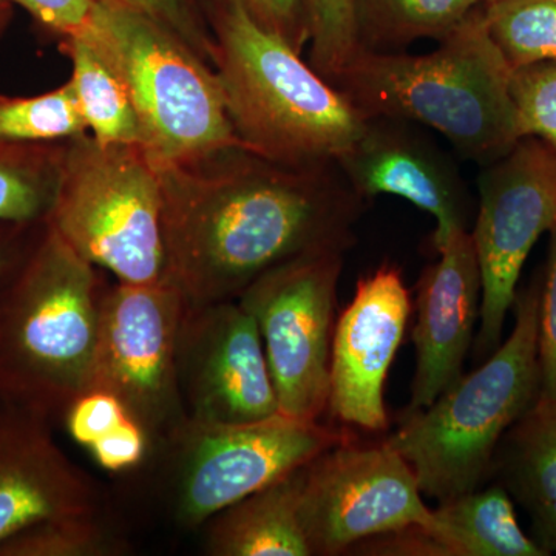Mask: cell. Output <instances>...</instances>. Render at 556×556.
Masks as SVG:
<instances>
[{"label": "cell", "instance_id": "6da1fadb", "mask_svg": "<svg viewBox=\"0 0 556 556\" xmlns=\"http://www.w3.org/2000/svg\"><path fill=\"white\" fill-rule=\"evenodd\" d=\"M159 170L169 280L193 305L237 300L303 255L346 254L368 203L338 164L289 167L243 149Z\"/></svg>", "mask_w": 556, "mask_h": 556}, {"label": "cell", "instance_id": "7a4b0ae2", "mask_svg": "<svg viewBox=\"0 0 556 556\" xmlns=\"http://www.w3.org/2000/svg\"><path fill=\"white\" fill-rule=\"evenodd\" d=\"M511 72L479 5L430 53L361 50L331 84L367 118L426 126L486 166L522 138Z\"/></svg>", "mask_w": 556, "mask_h": 556}, {"label": "cell", "instance_id": "3957f363", "mask_svg": "<svg viewBox=\"0 0 556 556\" xmlns=\"http://www.w3.org/2000/svg\"><path fill=\"white\" fill-rule=\"evenodd\" d=\"M207 50L226 109L243 148L289 167L336 164L364 134L367 116L257 24L243 7L222 0Z\"/></svg>", "mask_w": 556, "mask_h": 556}, {"label": "cell", "instance_id": "277c9868", "mask_svg": "<svg viewBox=\"0 0 556 556\" xmlns=\"http://www.w3.org/2000/svg\"><path fill=\"white\" fill-rule=\"evenodd\" d=\"M94 266L47 229L0 300V402L61 420L91 388L101 300Z\"/></svg>", "mask_w": 556, "mask_h": 556}, {"label": "cell", "instance_id": "5b68a950", "mask_svg": "<svg viewBox=\"0 0 556 556\" xmlns=\"http://www.w3.org/2000/svg\"><path fill=\"white\" fill-rule=\"evenodd\" d=\"M540 300L541 281L517 294L506 342L383 439L413 468L424 496L441 503L482 486L504 434L540 399Z\"/></svg>", "mask_w": 556, "mask_h": 556}, {"label": "cell", "instance_id": "8992f818", "mask_svg": "<svg viewBox=\"0 0 556 556\" xmlns=\"http://www.w3.org/2000/svg\"><path fill=\"white\" fill-rule=\"evenodd\" d=\"M91 49L123 80L156 169L190 166L243 144L215 70L178 33L119 0H98Z\"/></svg>", "mask_w": 556, "mask_h": 556}, {"label": "cell", "instance_id": "52a82bcc", "mask_svg": "<svg viewBox=\"0 0 556 556\" xmlns=\"http://www.w3.org/2000/svg\"><path fill=\"white\" fill-rule=\"evenodd\" d=\"M47 218L79 257L121 283L170 281L160 170L139 146L75 138Z\"/></svg>", "mask_w": 556, "mask_h": 556}, {"label": "cell", "instance_id": "ba28073f", "mask_svg": "<svg viewBox=\"0 0 556 556\" xmlns=\"http://www.w3.org/2000/svg\"><path fill=\"white\" fill-rule=\"evenodd\" d=\"M346 434L320 420L277 415L249 424L189 420L155 453L169 464L167 503L185 529H199L219 511L265 489ZM153 453V455H155Z\"/></svg>", "mask_w": 556, "mask_h": 556}, {"label": "cell", "instance_id": "9c48e42d", "mask_svg": "<svg viewBox=\"0 0 556 556\" xmlns=\"http://www.w3.org/2000/svg\"><path fill=\"white\" fill-rule=\"evenodd\" d=\"M345 252L303 255L260 276L239 303L257 325L280 415L327 413L338 285Z\"/></svg>", "mask_w": 556, "mask_h": 556}, {"label": "cell", "instance_id": "30bf717a", "mask_svg": "<svg viewBox=\"0 0 556 556\" xmlns=\"http://www.w3.org/2000/svg\"><path fill=\"white\" fill-rule=\"evenodd\" d=\"M188 299L174 281L104 289L91 388L123 402L156 452L188 422L178 383L179 327Z\"/></svg>", "mask_w": 556, "mask_h": 556}, {"label": "cell", "instance_id": "8fae6325", "mask_svg": "<svg viewBox=\"0 0 556 556\" xmlns=\"http://www.w3.org/2000/svg\"><path fill=\"white\" fill-rule=\"evenodd\" d=\"M478 189L470 230L482 281L475 354L486 358L501 345L530 251L556 226V149L540 138L519 139L506 155L486 164Z\"/></svg>", "mask_w": 556, "mask_h": 556}, {"label": "cell", "instance_id": "7c38bea8", "mask_svg": "<svg viewBox=\"0 0 556 556\" xmlns=\"http://www.w3.org/2000/svg\"><path fill=\"white\" fill-rule=\"evenodd\" d=\"M300 515L313 556H339L371 538L427 526L431 508L396 450L346 437L306 464Z\"/></svg>", "mask_w": 556, "mask_h": 556}, {"label": "cell", "instance_id": "4fadbf2b", "mask_svg": "<svg viewBox=\"0 0 556 556\" xmlns=\"http://www.w3.org/2000/svg\"><path fill=\"white\" fill-rule=\"evenodd\" d=\"M177 368L193 422L249 424L280 415L257 325L239 300L188 302Z\"/></svg>", "mask_w": 556, "mask_h": 556}, {"label": "cell", "instance_id": "5bb4252c", "mask_svg": "<svg viewBox=\"0 0 556 556\" xmlns=\"http://www.w3.org/2000/svg\"><path fill=\"white\" fill-rule=\"evenodd\" d=\"M412 314V298L397 265L382 263L357 281L336 320L327 412L348 427L388 428L386 386Z\"/></svg>", "mask_w": 556, "mask_h": 556}, {"label": "cell", "instance_id": "9a60e30c", "mask_svg": "<svg viewBox=\"0 0 556 556\" xmlns=\"http://www.w3.org/2000/svg\"><path fill=\"white\" fill-rule=\"evenodd\" d=\"M348 185L365 201L393 195L434 218V252L468 230L470 195L453 161L416 124L368 118L364 134L338 161Z\"/></svg>", "mask_w": 556, "mask_h": 556}, {"label": "cell", "instance_id": "2e32d148", "mask_svg": "<svg viewBox=\"0 0 556 556\" xmlns=\"http://www.w3.org/2000/svg\"><path fill=\"white\" fill-rule=\"evenodd\" d=\"M417 285L416 371L404 415L430 407L463 378L481 314L482 281L470 230L453 233Z\"/></svg>", "mask_w": 556, "mask_h": 556}, {"label": "cell", "instance_id": "e0dca14e", "mask_svg": "<svg viewBox=\"0 0 556 556\" xmlns=\"http://www.w3.org/2000/svg\"><path fill=\"white\" fill-rule=\"evenodd\" d=\"M51 422L28 409L0 408V543L47 519L100 510V492L68 459Z\"/></svg>", "mask_w": 556, "mask_h": 556}, {"label": "cell", "instance_id": "ac0fdd59", "mask_svg": "<svg viewBox=\"0 0 556 556\" xmlns=\"http://www.w3.org/2000/svg\"><path fill=\"white\" fill-rule=\"evenodd\" d=\"M358 555L548 556L519 526L503 485L450 497L431 508L427 526H412L364 541Z\"/></svg>", "mask_w": 556, "mask_h": 556}, {"label": "cell", "instance_id": "d6986e66", "mask_svg": "<svg viewBox=\"0 0 556 556\" xmlns=\"http://www.w3.org/2000/svg\"><path fill=\"white\" fill-rule=\"evenodd\" d=\"M495 473L529 515L538 546L556 555V401L538 399L504 434Z\"/></svg>", "mask_w": 556, "mask_h": 556}, {"label": "cell", "instance_id": "ffe728a7", "mask_svg": "<svg viewBox=\"0 0 556 556\" xmlns=\"http://www.w3.org/2000/svg\"><path fill=\"white\" fill-rule=\"evenodd\" d=\"M305 467L219 511L206 522L211 556H313L300 515Z\"/></svg>", "mask_w": 556, "mask_h": 556}, {"label": "cell", "instance_id": "44dd1931", "mask_svg": "<svg viewBox=\"0 0 556 556\" xmlns=\"http://www.w3.org/2000/svg\"><path fill=\"white\" fill-rule=\"evenodd\" d=\"M482 0H354L361 50L396 51L419 39L441 40Z\"/></svg>", "mask_w": 556, "mask_h": 556}, {"label": "cell", "instance_id": "7402d4cb", "mask_svg": "<svg viewBox=\"0 0 556 556\" xmlns=\"http://www.w3.org/2000/svg\"><path fill=\"white\" fill-rule=\"evenodd\" d=\"M73 64L72 83L80 115L101 144L139 146L141 127L123 80L89 43L65 39Z\"/></svg>", "mask_w": 556, "mask_h": 556}, {"label": "cell", "instance_id": "603a6c76", "mask_svg": "<svg viewBox=\"0 0 556 556\" xmlns=\"http://www.w3.org/2000/svg\"><path fill=\"white\" fill-rule=\"evenodd\" d=\"M129 552L126 538L100 510L47 519L0 543V556H121Z\"/></svg>", "mask_w": 556, "mask_h": 556}, {"label": "cell", "instance_id": "cb8c5ba5", "mask_svg": "<svg viewBox=\"0 0 556 556\" xmlns=\"http://www.w3.org/2000/svg\"><path fill=\"white\" fill-rule=\"evenodd\" d=\"M482 9L511 70L556 61V0H495Z\"/></svg>", "mask_w": 556, "mask_h": 556}, {"label": "cell", "instance_id": "d4e9b609", "mask_svg": "<svg viewBox=\"0 0 556 556\" xmlns=\"http://www.w3.org/2000/svg\"><path fill=\"white\" fill-rule=\"evenodd\" d=\"M72 83L31 98L0 94V146L79 138L86 134Z\"/></svg>", "mask_w": 556, "mask_h": 556}, {"label": "cell", "instance_id": "484cf974", "mask_svg": "<svg viewBox=\"0 0 556 556\" xmlns=\"http://www.w3.org/2000/svg\"><path fill=\"white\" fill-rule=\"evenodd\" d=\"M309 36V64L329 83L361 51L354 0H300Z\"/></svg>", "mask_w": 556, "mask_h": 556}, {"label": "cell", "instance_id": "4316f807", "mask_svg": "<svg viewBox=\"0 0 556 556\" xmlns=\"http://www.w3.org/2000/svg\"><path fill=\"white\" fill-rule=\"evenodd\" d=\"M510 93L522 138H540L556 149V61L515 68Z\"/></svg>", "mask_w": 556, "mask_h": 556}, {"label": "cell", "instance_id": "83f0119b", "mask_svg": "<svg viewBox=\"0 0 556 556\" xmlns=\"http://www.w3.org/2000/svg\"><path fill=\"white\" fill-rule=\"evenodd\" d=\"M54 188L56 179H40L30 167L0 153V222L27 223L49 215Z\"/></svg>", "mask_w": 556, "mask_h": 556}, {"label": "cell", "instance_id": "f1b7e54d", "mask_svg": "<svg viewBox=\"0 0 556 556\" xmlns=\"http://www.w3.org/2000/svg\"><path fill=\"white\" fill-rule=\"evenodd\" d=\"M129 417V412L118 397L93 388L70 404L62 417V424L73 441L89 450L94 442L115 430Z\"/></svg>", "mask_w": 556, "mask_h": 556}, {"label": "cell", "instance_id": "f546056e", "mask_svg": "<svg viewBox=\"0 0 556 556\" xmlns=\"http://www.w3.org/2000/svg\"><path fill=\"white\" fill-rule=\"evenodd\" d=\"M28 11L40 24L65 39L94 42L98 35V0H9Z\"/></svg>", "mask_w": 556, "mask_h": 556}, {"label": "cell", "instance_id": "4dcf8cb0", "mask_svg": "<svg viewBox=\"0 0 556 556\" xmlns=\"http://www.w3.org/2000/svg\"><path fill=\"white\" fill-rule=\"evenodd\" d=\"M538 358L541 369V396L556 401V226L551 230L546 274L541 281Z\"/></svg>", "mask_w": 556, "mask_h": 556}, {"label": "cell", "instance_id": "1f68e13d", "mask_svg": "<svg viewBox=\"0 0 556 556\" xmlns=\"http://www.w3.org/2000/svg\"><path fill=\"white\" fill-rule=\"evenodd\" d=\"M89 452L104 470L121 473L144 464L153 455V442L146 428L129 417L94 442Z\"/></svg>", "mask_w": 556, "mask_h": 556}, {"label": "cell", "instance_id": "d6a6232c", "mask_svg": "<svg viewBox=\"0 0 556 556\" xmlns=\"http://www.w3.org/2000/svg\"><path fill=\"white\" fill-rule=\"evenodd\" d=\"M248 11L249 16L266 30L276 33L299 53L308 43V27L300 0H230Z\"/></svg>", "mask_w": 556, "mask_h": 556}, {"label": "cell", "instance_id": "836d02e7", "mask_svg": "<svg viewBox=\"0 0 556 556\" xmlns=\"http://www.w3.org/2000/svg\"><path fill=\"white\" fill-rule=\"evenodd\" d=\"M131 9L142 11L153 20L178 33L182 39L188 40L190 46H206V40L200 38L199 28L193 25V17L190 14L185 0H119Z\"/></svg>", "mask_w": 556, "mask_h": 556}, {"label": "cell", "instance_id": "e575fe53", "mask_svg": "<svg viewBox=\"0 0 556 556\" xmlns=\"http://www.w3.org/2000/svg\"><path fill=\"white\" fill-rule=\"evenodd\" d=\"M10 2L9 0H0V28L5 24L7 17H9Z\"/></svg>", "mask_w": 556, "mask_h": 556}, {"label": "cell", "instance_id": "d590c367", "mask_svg": "<svg viewBox=\"0 0 556 556\" xmlns=\"http://www.w3.org/2000/svg\"><path fill=\"white\" fill-rule=\"evenodd\" d=\"M3 265H5V263H3V255H2V252H0V277H2V273H3Z\"/></svg>", "mask_w": 556, "mask_h": 556}, {"label": "cell", "instance_id": "8d00e7d4", "mask_svg": "<svg viewBox=\"0 0 556 556\" xmlns=\"http://www.w3.org/2000/svg\"><path fill=\"white\" fill-rule=\"evenodd\" d=\"M495 2V0H482V3Z\"/></svg>", "mask_w": 556, "mask_h": 556}]
</instances>
